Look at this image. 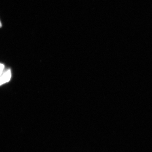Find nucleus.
Segmentation results:
<instances>
[{"instance_id":"obj_2","label":"nucleus","mask_w":152,"mask_h":152,"mask_svg":"<svg viewBox=\"0 0 152 152\" xmlns=\"http://www.w3.org/2000/svg\"><path fill=\"white\" fill-rule=\"evenodd\" d=\"M4 68V65L3 64H0V76L3 73Z\"/></svg>"},{"instance_id":"obj_1","label":"nucleus","mask_w":152,"mask_h":152,"mask_svg":"<svg viewBox=\"0 0 152 152\" xmlns=\"http://www.w3.org/2000/svg\"><path fill=\"white\" fill-rule=\"evenodd\" d=\"M11 77V70L8 69L6 70L0 76V86L8 82L10 80Z\"/></svg>"},{"instance_id":"obj_3","label":"nucleus","mask_w":152,"mask_h":152,"mask_svg":"<svg viewBox=\"0 0 152 152\" xmlns=\"http://www.w3.org/2000/svg\"><path fill=\"white\" fill-rule=\"evenodd\" d=\"M2 26V24L1 21H0V28H1Z\"/></svg>"}]
</instances>
